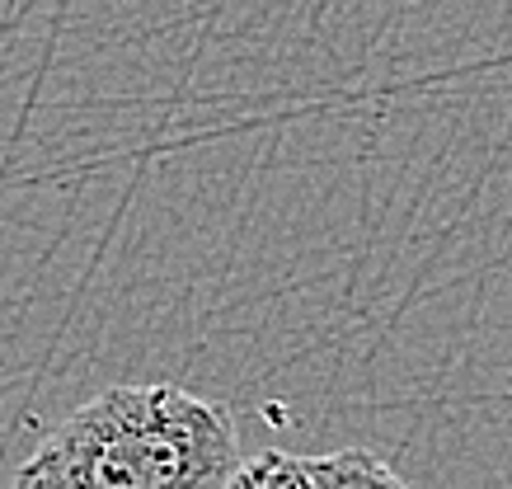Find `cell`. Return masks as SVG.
I'll list each match as a JSON object with an SVG mask.
<instances>
[{
  "mask_svg": "<svg viewBox=\"0 0 512 489\" xmlns=\"http://www.w3.org/2000/svg\"><path fill=\"white\" fill-rule=\"evenodd\" d=\"M240 428L221 400L179 381H123L52 428L15 489H226Z\"/></svg>",
  "mask_w": 512,
  "mask_h": 489,
  "instance_id": "cell-1",
  "label": "cell"
},
{
  "mask_svg": "<svg viewBox=\"0 0 512 489\" xmlns=\"http://www.w3.org/2000/svg\"><path fill=\"white\" fill-rule=\"evenodd\" d=\"M296 489H414L386 457L367 447H343L320 457H296Z\"/></svg>",
  "mask_w": 512,
  "mask_h": 489,
  "instance_id": "cell-2",
  "label": "cell"
},
{
  "mask_svg": "<svg viewBox=\"0 0 512 489\" xmlns=\"http://www.w3.org/2000/svg\"><path fill=\"white\" fill-rule=\"evenodd\" d=\"M226 489H296V457L292 452H259V457H245Z\"/></svg>",
  "mask_w": 512,
  "mask_h": 489,
  "instance_id": "cell-3",
  "label": "cell"
}]
</instances>
